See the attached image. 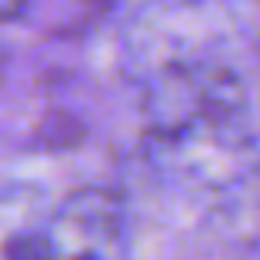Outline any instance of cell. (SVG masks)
Returning a JSON list of instances; mask_svg holds the SVG:
<instances>
[{"label":"cell","instance_id":"cell-1","mask_svg":"<svg viewBox=\"0 0 260 260\" xmlns=\"http://www.w3.org/2000/svg\"><path fill=\"white\" fill-rule=\"evenodd\" d=\"M123 74L147 130L247 110L237 27L210 0H150L123 30Z\"/></svg>","mask_w":260,"mask_h":260},{"label":"cell","instance_id":"cell-2","mask_svg":"<svg viewBox=\"0 0 260 260\" xmlns=\"http://www.w3.org/2000/svg\"><path fill=\"white\" fill-rule=\"evenodd\" d=\"M144 147L150 170L180 197L227 210L260 193V147L247 110L147 130Z\"/></svg>","mask_w":260,"mask_h":260},{"label":"cell","instance_id":"cell-3","mask_svg":"<svg viewBox=\"0 0 260 260\" xmlns=\"http://www.w3.org/2000/svg\"><path fill=\"white\" fill-rule=\"evenodd\" d=\"M47 260H130L123 200L104 187H84L57 200Z\"/></svg>","mask_w":260,"mask_h":260},{"label":"cell","instance_id":"cell-4","mask_svg":"<svg viewBox=\"0 0 260 260\" xmlns=\"http://www.w3.org/2000/svg\"><path fill=\"white\" fill-rule=\"evenodd\" d=\"M50 217L54 200L44 187L27 180L0 187V260L50 257Z\"/></svg>","mask_w":260,"mask_h":260},{"label":"cell","instance_id":"cell-5","mask_svg":"<svg viewBox=\"0 0 260 260\" xmlns=\"http://www.w3.org/2000/svg\"><path fill=\"white\" fill-rule=\"evenodd\" d=\"M23 4L27 0H0V20H10V17H17L23 10Z\"/></svg>","mask_w":260,"mask_h":260}]
</instances>
